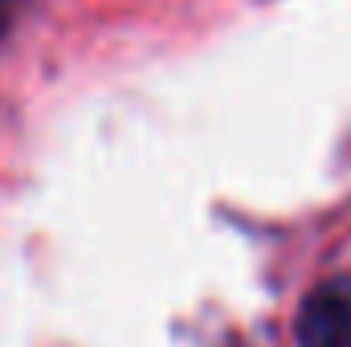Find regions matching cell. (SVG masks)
I'll return each mask as SVG.
<instances>
[{
  "mask_svg": "<svg viewBox=\"0 0 351 347\" xmlns=\"http://www.w3.org/2000/svg\"><path fill=\"white\" fill-rule=\"evenodd\" d=\"M302 347H351V274L319 282L298 311Z\"/></svg>",
  "mask_w": 351,
  "mask_h": 347,
  "instance_id": "6da1fadb",
  "label": "cell"
},
{
  "mask_svg": "<svg viewBox=\"0 0 351 347\" xmlns=\"http://www.w3.org/2000/svg\"><path fill=\"white\" fill-rule=\"evenodd\" d=\"M16 4H21V0H0V37H4V29L12 25V12H16Z\"/></svg>",
  "mask_w": 351,
  "mask_h": 347,
  "instance_id": "7a4b0ae2",
  "label": "cell"
}]
</instances>
